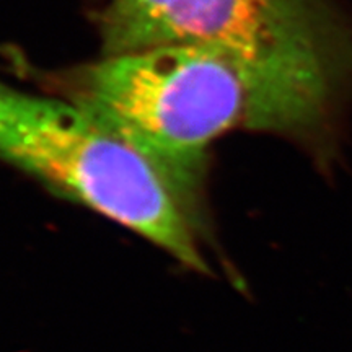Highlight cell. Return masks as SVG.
<instances>
[{"label": "cell", "instance_id": "3957f363", "mask_svg": "<svg viewBox=\"0 0 352 352\" xmlns=\"http://www.w3.org/2000/svg\"><path fill=\"white\" fill-rule=\"evenodd\" d=\"M100 32L103 56L222 47L351 118L352 13L338 0H109Z\"/></svg>", "mask_w": 352, "mask_h": 352}, {"label": "cell", "instance_id": "7a4b0ae2", "mask_svg": "<svg viewBox=\"0 0 352 352\" xmlns=\"http://www.w3.org/2000/svg\"><path fill=\"white\" fill-rule=\"evenodd\" d=\"M0 160L129 228L188 270L212 274L201 246L204 228L135 148L74 101L0 80Z\"/></svg>", "mask_w": 352, "mask_h": 352}, {"label": "cell", "instance_id": "6da1fadb", "mask_svg": "<svg viewBox=\"0 0 352 352\" xmlns=\"http://www.w3.org/2000/svg\"><path fill=\"white\" fill-rule=\"evenodd\" d=\"M63 96L135 148L201 228L209 147L232 131L279 134L331 171L349 120L261 65L208 44L103 56L56 78Z\"/></svg>", "mask_w": 352, "mask_h": 352}]
</instances>
